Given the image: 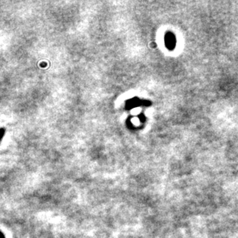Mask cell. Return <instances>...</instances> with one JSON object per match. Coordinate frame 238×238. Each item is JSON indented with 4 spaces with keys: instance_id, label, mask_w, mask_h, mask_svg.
I'll use <instances>...</instances> for the list:
<instances>
[{
    "instance_id": "obj_1",
    "label": "cell",
    "mask_w": 238,
    "mask_h": 238,
    "mask_svg": "<svg viewBox=\"0 0 238 238\" xmlns=\"http://www.w3.org/2000/svg\"><path fill=\"white\" fill-rule=\"evenodd\" d=\"M175 38L172 33H168L166 35V45L169 49H174L175 46Z\"/></svg>"
}]
</instances>
